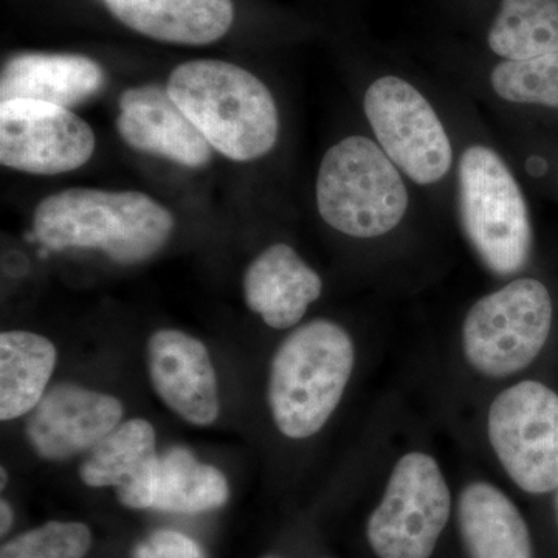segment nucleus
I'll return each mask as SVG.
<instances>
[{
    "instance_id": "obj_1",
    "label": "nucleus",
    "mask_w": 558,
    "mask_h": 558,
    "mask_svg": "<svg viewBox=\"0 0 558 558\" xmlns=\"http://www.w3.org/2000/svg\"><path fill=\"white\" fill-rule=\"evenodd\" d=\"M36 236L53 250H100L132 266L153 258L174 230L171 211L138 191L70 189L35 209Z\"/></svg>"
},
{
    "instance_id": "obj_2",
    "label": "nucleus",
    "mask_w": 558,
    "mask_h": 558,
    "mask_svg": "<svg viewBox=\"0 0 558 558\" xmlns=\"http://www.w3.org/2000/svg\"><path fill=\"white\" fill-rule=\"evenodd\" d=\"M172 100L213 149L233 161H252L275 148L277 102L269 87L231 62H183L168 80Z\"/></svg>"
},
{
    "instance_id": "obj_3",
    "label": "nucleus",
    "mask_w": 558,
    "mask_h": 558,
    "mask_svg": "<svg viewBox=\"0 0 558 558\" xmlns=\"http://www.w3.org/2000/svg\"><path fill=\"white\" fill-rule=\"evenodd\" d=\"M354 343L337 323L314 319L279 344L271 360L269 405L275 424L292 439L325 427L354 369Z\"/></svg>"
},
{
    "instance_id": "obj_4",
    "label": "nucleus",
    "mask_w": 558,
    "mask_h": 558,
    "mask_svg": "<svg viewBox=\"0 0 558 558\" xmlns=\"http://www.w3.org/2000/svg\"><path fill=\"white\" fill-rule=\"evenodd\" d=\"M315 196L330 229L357 240L398 229L410 205L402 172L376 140L365 135H349L326 150Z\"/></svg>"
},
{
    "instance_id": "obj_5",
    "label": "nucleus",
    "mask_w": 558,
    "mask_h": 558,
    "mask_svg": "<svg viewBox=\"0 0 558 558\" xmlns=\"http://www.w3.org/2000/svg\"><path fill=\"white\" fill-rule=\"evenodd\" d=\"M458 207L465 236L488 270L508 277L526 267L532 250L526 197L497 150L486 145L462 150Z\"/></svg>"
},
{
    "instance_id": "obj_6",
    "label": "nucleus",
    "mask_w": 558,
    "mask_h": 558,
    "mask_svg": "<svg viewBox=\"0 0 558 558\" xmlns=\"http://www.w3.org/2000/svg\"><path fill=\"white\" fill-rule=\"evenodd\" d=\"M550 326L549 290L538 279H515L470 307L462 325L465 359L484 376H512L537 359Z\"/></svg>"
},
{
    "instance_id": "obj_7",
    "label": "nucleus",
    "mask_w": 558,
    "mask_h": 558,
    "mask_svg": "<svg viewBox=\"0 0 558 558\" xmlns=\"http://www.w3.org/2000/svg\"><path fill=\"white\" fill-rule=\"evenodd\" d=\"M377 145L417 185H435L453 167V145L425 95L399 76H380L363 97Z\"/></svg>"
},
{
    "instance_id": "obj_8",
    "label": "nucleus",
    "mask_w": 558,
    "mask_h": 558,
    "mask_svg": "<svg viewBox=\"0 0 558 558\" xmlns=\"http://www.w3.org/2000/svg\"><path fill=\"white\" fill-rule=\"evenodd\" d=\"M451 495L435 458H400L379 508L368 523V539L380 558H429L450 519Z\"/></svg>"
},
{
    "instance_id": "obj_9",
    "label": "nucleus",
    "mask_w": 558,
    "mask_h": 558,
    "mask_svg": "<svg viewBox=\"0 0 558 558\" xmlns=\"http://www.w3.org/2000/svg\"><path fill=\"white\" fill-rule=\"evenodd\" d=\"M488 439L513 483L529 494L558 487V396L539 381H520L488 410Z\"/></svg>"
},
{
    "instance_id": "obj_10",
    "label": "nucleus",
    "mask_w": 558,
    "mask_h": 558,
    "mask_svg": "<svg viewBox=\"0 0 558 558\" xmlns=\"http://www.w3.org/2000/svg\"><path fill=\"white\" fill-rule=\"evenodd\" d=\"M95 134L75 112L50 102H0V163L27 174L57 175L86 165Z\"/></svg>"
},
{
    "instance_id": "obj_11",
    "label": "nucleus",
    "mask_w": 558,
    "mask_h": 558,
    "mask_svg": "<svg viewBox=\"0 0 558 558\" xmlns=\"http://www.w3.org/2000/svg\"><path fill=\"white\" fill-rule=\"evenodd\" d=\"M121 417L123 405L113 396L61 384L32 411L27 438L40 458L62 461L94 450L119 427Z\"/></svg>"
},
{
    "instance_id": "obj_12",
    "label": "nucleus",
    "mask_w": 558,
    "mask_h": 558,
    "mask_svg": "<svg viewBox=\"0 0 558 558\" xmlns=\"http://www.w3.org/2000/svg\"><path fill=\"white\" fill-rule=\"evenodd\" d=\"M148 366L154 389L175 414L197 427L218 418V380L202 341L182 330H157L148 341Z\"/></svg>"
},
{
    "instance_id": "obj_13",
    "label": "nucleus",
    "mask_w": 558,
    "mask_h": 558,
    "mask_svg": "<svg viewBox=\"0 0 558 558\" xmlns=\"http://www.w3.org/2000/svg\"><path fill=\"white\" fill-rule=\"evenodd\" d=\"M117 131L132 149L161 157L186 168L211 160V145L157 84L132 87L121 94Z\"/></svg>"
},
{
    "instance_id": "obj_14",
    "label": "nucleus",
    "mask_w": 558,
    "mask_h": 558,
    "mask_svg": "<svg viewBox=\"0 0 558 558\" xmlns=\"http://www.w3.org/2000/svg\"><path fill=\"white\" fill-rule=\"evenodd\" d=\"M159 459L153 425L131 418L92 450L80 468V478L89 487L116 488L126 508L150 509Z\"/></svg>"
},
{
    "instance_id": "obj_15",
    "label": "nucleus",
    "mask_w": 558,
    "mask_h": 558,
    "mask_svg": "<svg viewBox=\"0 0 558 558\" xmlns=\"http://www.w3.org/2000/svg\"><path fill=\"white\" fill-rule=\"evenodd\" d=\"M242 289L248 310L281 330L301 322L322 295L323 282L290 245L274 244L250 264Z\"/></svg>"
},
{
    "instance_id": "obj_16",
    "label": "nucleus",
    "mask_w": 558,
    "mask_h": 558,
    "mask_svg": "<svg viewBox=\"0 0 558 558\" xmlns=\"http://www.w3.org/2000/svg\"><path fill=\"white\" fill-rule=\"evenodd\" d=\"M105 70L84 54L22 53L0 75V102L35 100L70 109L105 87Z\"/></svg>"
},
{
    "instance_id": "obj_17",
    "label": "nucleus",
    "mask_w": 558,
    "mask_h": 558,
    "mask_svg": "<svg viewBox=\"0 0 558 558\" xmlns=\"http://www.w3.org/2000/svg\"><path fill=\"white\" fill-rule=\"evenodd\" d=\"M110 13L140 35L161 43L205 46L226 36L231 0H105Z\"/></svg>"
},
{
    "instance_id": "obj_18",
    "label": "nucleus",
    "mask_w": 558,
    "mask_h": 558,
    "mask_svg": "<svg viewBox=\"0 0 558 558\" xmlns=\"http://www.w3.org/2000/svg\"><path fill=\"white\" fill-rule=\"evenodd\" d=\"M459 526L472 558H532L526 521L499 488L473 483L459 498Z\"/></svg>"
},
{
    "instance_id": "obj_19",
    "label": "nucleus",
    "mask_w": 558,
    "mask_h": 558,
    "mask_svg": "<svg viewBox=\"0 0 558 558\" xmlns=\"http://www.w3.org/2000/svg\"><path fill=\"white\" fill-rule=\"evenodd\" d=\"M58 352L46 337L25 330L0 336V418L31 413L46 395Z\"/></svg>"
},
{
    "instance_id": "obj_20",
    "label": "nucleus",
    "mask_w": 558,
    "mask_h": 558,
    "mask_svg": "<svg viewBox=\"0 0 558 558\" xmlns=\"http://www.w3.org/2000/svg\"><path fill=\"white\" fill-rule=\"evenodd\" d=\"M229 495V483L220 470L202 464L185 447H174L159 459L150 509L171 513L208 512L226 505Z\"/></svg>"
},
{
    "instance_id": "obj_21",
    "label": "nucleus",
    "mask_w": 558,
    "mask_h": 558,
    "mask_svg": "<svg viewBox=\"0 0 558 558\" xmlns=\"http://www.w3.org/2000/svg\"><path fill=\"white\" fill-rule=\"evenodd\" d=\"M487 44L505 61L558 53V0H501Z\"/></svg>"
},
{
    "instance_id": "obj_22",
    "label": "nucleus",
    "mask_w": 558,
    "mask_h": 558,
    "mask_svg": "<svg viewBox=\"0 0 558 558\" xmlns=\"http://www.w3.org/2000/svg\"><path fill=\"white\" fill-rule=\"evenodd\" d=\"M490 86L513 105L558 109V53L523 61H501L490 72Z\"/></svg>"
},
{
    "instance_id": "obj_23",
    "label": "nucleus",
    "mask_w": 558,
    "mask_h": 558,
    "mask_svg": "<svg viewBox=\"0 0 558 558\" xmlns=\"http://www.w3.org/2000/svg\"><path fill=\"white\" fill-rule=\"evenodd\" d=\"M90 545L86 524L50 521L10 539L2 546L0 558H84Z\"/></svg>"
},
{
    "instance_id": "obj_24",
    "label": "nucleus",
    "mask_w": 558,
    "mask_h": 558,
    "mask_svg": "<svg viewBox=\"0 0 558 558\" xmlns=\"http://www.w3.org/2000/svg\"><path fill=\"white\" fill-rule=\"evenodd\" d=\"M132 558H207L201 546L193 538L180 532H153L132 550Z\"/></svg>"
},
{
    "instance_id": "obj_25",
    "label": "nucleus",
    "mask_w": 558,
    "mask_h": 558,
    "mask_svg": "<svg viewBox=\"0 0 558 558\" xmlns=\"http://www.w3.org/2000/svg\"><path fill=\"white\" fill-rule=\"evenodd\" d=\"M0 515H2L0 532H2V535H5L10 531L11 524H13V509H11L5 499H2V502H0Z\"/></svg>"
},
{
    "instance_id": "obj_26",
    "label": "nucleus",
    "mask_w": 558,
    "mask_h": 558,
    "mask_svg": "<svg viewBox=\"0 0 558 558\" xmlns=\"http://www.w3.org/2000/svg\"><path fill=\"white\" fill-rule=\"evenodd\" d=\"M0 475H2V488H5L7 486V481H9V476H7V470L5 469H2V472H0Z\"/></svg>"
},
{
    "instance_id": "obj_27",
    "label": "nucleus",
    "mask_w": 558,
    "mask_h": 558,
    "mask_svg": "<svg viewBox=\"0 0 558 558\" xmlns=\"http://www.w3.org/2000/svg\"><path fill=\"white\" fill-rule=\"evenodd\" d=\"M556 517H557V526H558V487H557V495H556Z\"/></svg>"
},
{
    "instance_id": "obj_28",
    "label": "nucleus",
    "mask_w": 558,
    "mask_h": 558,
    "mask_svg": "<svg viewBox=\"0 0 558 558\" xmlns=\"http://www.w3.org/2000/svg\"><path fill=\"white\" fill-rule=\"evenodd\" d=\"M269 558H275V557H269Z\"/></svg>"
}]
</instances>
